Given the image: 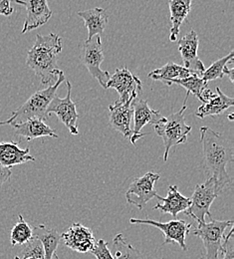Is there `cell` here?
Returning a JSON list of instances; mask_svg holds the SVG:
<instances>
[{"instance_id":"8","label":"cell","mask_w":234,"mask_h":259,"mask_svg":"<svg viewBox=\"0 0 234 259\" xmlns=\"http://www.w3.org/2000/svg\"><path fill=\"white\" fill-rule=\"evenodd\" d=\"M107 89L116 90L120 95L118 101L126 104L139 98L143 91V84L135 75L125 67L117 69L115 73L110 76Z\"/></svg>"},{"instance_id":"11","label":"cell","mask_w":234,"mask_h":259,"mask_svg":"<svg viewBox=\"0 0 234 259\" xmlns=\"http://www.w3.org/2000/svg\"><path fill=\"white\" fill-rule=\"evenodd\" d=\"M65 82L67 86L66 97L61 99L55 96L53 98L47 109V115L49 116L50 114H55L58 119L66 126L71 135L77 136L79 134L77 126V120L79 118V115L76 110V104L71 99L72 85L67 79L65 80Z\"/></svg>"},{"instance_id":"28","label":"cell","mask_w":234,"mask_h":259,"mask_svg":"<svg viewBox=\"0 0 234 259\" xmlns=\"http://www.w3.org/2000/svg\"><path fill=\"white\" fill-rule=\"evenodd\" d=\"M234 53L231 51L228 55L216 60L212 64L209 66V68L205 69L203 72L201 79L205 82L208 83L209 81H214V80H220L223 78V69L225 66H227L228 63H233Z\"/></svg>"},{"instance_id":"2","label":"cell","mask_w":234,"mask_h":259,"mask_svg":"<svg viewBox=\"0 0 234 259\" xmlns=\"http://www.w3.org/2000/svg\"><path fill=\"white\" fill-rule=\"evenodd\" d=\"M63 48L62 39L55 33L37 34L34 45L27 52L26 64L40 78L41 84L53 85L62 70L58 68L57 55Z\"/></svg>"},{"instance_id":"27","label":"cell","mask_w":234,"mask_h":259,"mask_svg":"<svg viewBox=\"0 0 234 259\" xmlns=\"http://www.w3.org/2000/svg\"><path fill=\"white\" fill-rule=\"evenodd\" d=\"M167 86H170L171 84L179 85L182 88H184L188 93L194 94L198 99H200L203 103V92L207 89V83H205L201 78L197 75H192L185 79H175V80H169L166 82Z\"/></svg>"},{"instance_id":"23","label":"cell","mask_w":234,"mask_h":259,"mask_svg":"<svg viewBox=\"0 0 234 259\" xmlns=\"http://www.w3.org/2000/svg\"><path fill=\"white\" fill-rule=\"evenodd\" d=\"M33 236L37 238L43 248L44 257L43 259H52L56 254V249L61 240V234L56 229L47 228L44 225L33 227Z\"/></svg>"},{"instance_id":"26","label":"cell","mask_w":234,"mask_h":259,"mask_svg":"<svg viewBox=\"0 0 234 259\" xmlns=\"http://www.w3.org/2000/svg\"><path fill=\"white\" fill-rule=\"evenodd\" d=\"M115 259H147L144 254L128 242L122 233L117 234L113 240Z\"/></svg>"},{"instance_id":"34","label":"cell","mask_w":234,"mask_h":259,"mask_svg":"<svg viewBox=\"0 0 234 259\" xmlns=\"http://www.w3.org/2000/svg\"><path fill=\"white\" fill-rule=\"evenodd\" d=\"M223 75H226V76H228V78H229V80H230V82L231 83H233L234 82V69L233 68H227V66H225L224 67V69H223Z\"/></svg>"},{"instance_id":"5","label":"cell","mask_w":234,"mask_h":259,"mask_svg":"<svg viewBox=\"0 0 234 259\" xmlns=\"http://www.w3.org/2000/svg\"><path fill=\"white\" fill-rule=\"evenodd\" d=\"M232 221H215L211 219L209 223H200L193 231L194 235L199 236L205 248L204 257L201 259H220L223 253V243L225 231L233 227Z\"/></svg>"},{"instance_id":"1","label":"cell","mask_w":234,"mask_h":259,"mask_svg":"<svg viewBox=\"0 0 234 259\" xmlns=\"http://www.w3.org/2000/svg\"><path fill=\"white\" fill-rule=\"evenodd\" d=\"M200 133L203 171L207 179L215 180L221 194L231 186L226 165L234 161L233 145L227 138L208 127H201Z\"/></svg>"},{"instance_id":"24","label":"cell","mask_w":234,"mask_h":259,"mask_svg":"<svg viewBox=\"0 0 234 259\" xmlns=\"http://www.w3.org/2000/svg\"><path fill=\"white\" fill-rule=\"evenodd\" d=\"M192 75H195L190 70L184 68L183 66L175 64L173 62H168L162 68L152 71L149 73V77L155 81H160L166 83L169 80L175 79H185Z\"/></svg>"},{"instance_id":"4","label":"cell","mask_w":234,"mask_h":259,"mask_svg":"<svg viewBox=\"0 0 234 259\" xmlns=\"http://www.w3.org/2000/svg\"><path fill=\"white\" fill-rule=\"evenodd\" d=\"M189 97L190 93H186V98L184 99L183 105L178 112L171 114L168 117H162V119L153 126L157 135L163 139L165 144V162L167 161L170 149L172 147H176L177 145L186 143L188 136L192 131V127L186 125L184 119V113L188 108L186 102Z\"/></svg>"},{"instance_id":"12","label":"cell","mask_w":234,"mask_h":259,"mask_svg":"<svg viewBox=\"0 0 234 259\" xmlns=\"http://www.w3.org/2000/svg\"><path fill=\"white\" fill-rule=\"evenodd\" d=\"M199 42L197 32L191 30L178 41V51L184 64L183 67L201 78L205 68L198 54Z\"/></svg>"},{"instance_id":"15","label":"cell","mask_w":234,"mask_h":259,"mask_svg":"<svg viewBox=\"0 0 234 259\" xmlns=\"http://www.w3.org/2000/svg\"><path fill=\"white\" fill-rule=\"evenodd\" d=\"M15 3L25 6L27 11V16L25 18L22 34L29 32L40 26L46 24L52 17V10L48 6L46 0H29V1H19L16 0Z\"/></svg>"},{"instance_id":"32","label":"cell","mask_w":234,"mask_h":259,"mask_svg":"<svg viewBox=\"0 0 234 259\" xmlns=\"http://www.w3.org/2000/svg\"><path fill=\"white\" fill-rule=\"evenodd\" d=\"M14 12L13 7H11V3L8 0H0V15L10 16Z\"/></svg>"},{"instance_id":"22","label":"cell","mask_w":234,"mask_h":259,"mask_svg":"<svg viewBox=\"0 0 234 259\" xmlns=\"http://www.w3.org/2000/svg\"><path fill=\"white\" fill-rule=\"evenodd\" d=\"M233 98L226 96L219 87L216 88V94L207 100L206 103L201 105L196 113V116L204 119L208 116H218L223 114L227 109L233 107Z\"/></svg>"},{"instance_id":"10","label":"cell","mask_w":234,"mask_h":259,"mask_svg":"<svg viewBox=\"0 0 234 259\" xmlns=\"http://www.w3.org/2000/svg\"><path fill=\"white\" fill-rule=\"evenodd\" d=\"M159 180L160 175L152 171L147 172L141 178L134 179L126 193L128 203L134 205L138 209H143L152 198L157 197L158 194L155 185Z\"/></svg>"},{"instance_id":"30","label":"cell","mask_w":234,"mask_h":259,"mask_svg":"<svg viewBox=\"0 0 234 259\" xmlns=\"http://www.w3.org/2000/svg\"><path fill=\"white\" fill-rule=\"evenodd\" d=\"M90 253H92L97 259H115L113 253L108 247V242H106L104 239L95 241V244L90 250Z\"/></svg>"},{"instance_id":"25","label":"cell","mask_w":234,"mask_h":259,"mask_svg":"<svg viewBox=\"0 0 234 259\" xmlns=\"http://www.w3.org/2000/svg\"><path fill=\"white\" fill-rule=\"evenodd\" d=\"M33 238V228L27 224L21 214L18 215V222L11 229L10 242L12 246L25 245Z\"/></svg>"},{"instance_id":"7","label":"cell","mask_w":234,"mask_h":259,"mask_svg":"<svg viewBox=\"0 0 234 259\" xmlns=\"http://www.w3.org/2000/svg\"><path fill=\"white\" fill-rule=\"evenodd\" d=\"M104 59L105 56L100 36H95L90 41H86L83 44L81 51L82 63L86 66L92 77L98 80L101 86L104 89H107L111 74L108 71L101 69L100 66Z\"/></svg>"},{"instance_id":"14","label":"cell","mask_w":234,"mask_h":259,"mask_svg":"<svg viewBox=\"0 0 234 259\" xmlns=\"http://www.w3.org/2000/svg\"><path fill=\"white\" fill-rule=\"evenodd\" d=\"M61 238L67 247L80 253L90 252L96 241L92 229L79 223L73 224L69 227L61 234Z\"/></svg>"},{"instance_id":"13","label":"cell","mask_w":234,"mask_h":259,"mask_svg":"<svg viewBox=\"0 0 234 259\" xmlns=\"http://www.w3.org/2000/svg\"><path fill=\"white\" fill-rule=\"evenodd\" d=\"M133 109H134V129H133V136L131 138V143L135 145V143L147 136V134L142 133V129L147 125L150 124L154 126L162 119V114L160 111L153 110L150 106L148 101H145L141 98H136L133 101Z\"/></svg>"},{"instance_id":"16","label":"cell","mask_w":234,"mask_h":259,"mask_svg":"<svg viewBox=\"0 0 234 259\" xmlns=\"http://www.w3.org/2000/svg\"><path fill=\"white\" fill-rule=\"evenodd\" d=\"M133 115V102L123 104L117 100L109 106V121L111 126L129 140L133 136V130L131 129Z\"/></svg>"},{"instance_id":"17","label":"cell","mask_w":234,"mask_h":259,"mask_svg":"<svg viewBox=\"0 0 234 259\" xmlns=\"http://www.w3.org/2000/svg\"><path fill=\"white\" fill-rule=\"evenodd\" d=\"M157 198L162 202L158 203L154 209L160 210L162 213H169L173 219H176L178 213L186 211L191 206V198L180 194L176 186L168 187L167 197H162L158 194Z\"/></svg>"},{"instance_id":"9","label":"cell","mask_w":234,"mask_h":259,"mask_svg":"<svg viewBox=\"0 0 234 259\" xmlns=\"http://www.w3.org/2000/svg\"><path fill=\"white\" fill-rule=\"evenodd\" d=\"M130 223L132 225H147L152 227H157L162 230L165 234V240L163 244H169L171 242L177 243L183 251L188 250V245L185 243V239L188 234L191 232L192 225L188 224L182 220H173L167 223L157 222L154 220L146 219V220H138V219H131Z\"/></svg>"},{"instance_id":"19","label":"cell","mask_w":234,"mask_h":259,"mask_svg":"<svg viewBox=\"0 0 234 259\" xmlns=\"http://www.w3.org/2000/svg\"><path fill=\"white\" fill-rule=\"evenodd\" d=\"M78 15L84 20L85 27L88 29V38L86 41H90L95 36H100L109 21L107 11L100 7L79 11Z\"/></svg>"},{"instance_id":"31","label":"cell","mask_w":234,"mask_h":259,"mask_svg":"<svg viewBox=\"0 0 234 259\" xmlns=\"http://www.w3.org/2000/svg\"><path fill=\"white\" fill-rule=\"evenodd\" d=\"M233 232V227H231L228 234L225 235L223 243V253L221 259H234Z\"/></svg>"},{"instance_id":"20","label":"cell","mask_w":234,"mask_h":259,"mask_svg":"<svg viewBox=\"0 0 234 259\" xmlns=\"http://www.w3.org/2000/svg\"><path fill=\"white\" fill-rule=\"evenodd\" d=\"M12 127L14 128L15 135L24 138L27 141H32L34 139L43 137L58 138L53 129L40 119H30L24 123L14 125Z\"/></svg>"},{"instance_id":"3","label":"cell","mask_w":234,"mask_h":259,"mask_svg":"<svg viewBox=\"0 0 234 259\" xmlns=\"http://www.w3.org/2000/svg\"><path fill=\"white\" fill-rule=\"evenodd\" d=\"M65 80V75L63 71H61L58 75L56 82L53 85L34 93L21 107L12 112V115L9 119L1 121L0 126H14L24 123L30 119H40L43 121L47 120L49 118V116L47 115V109L53 98L56 96L57 89Z\"/></svg>"},{"instance_id":"29","label":"cell","mask_w":234,"mask_h":259,"mask_svg":"<svg viewBox=\"0 0 234 259\" xmlns=\"http://www.w3.org/2000/svg\"><path fill=\"white\" fill-rule=\"evenodd\" d=\"M25 248L22 249V251L15 257L17 259L35 258L43 259L44 257V251L42 248V245L40 241L33 236L32 240L29 241L27 244H25Z\"/></svg>"},{"instance_id":"21","label":"cell","mask_w":234,"mask_h":259,"mask_svg":"<svg viewBox=\"0 0 234 259\" xmlns=\"http://www.w3.org/2000/svg\"><path fill=\"white\" fill-rule=\"evenodd\" d=\"M192 0H169V12H170V33L169 41L175 42L179 34L182 22L188 18L192 10Z\"/></svg>"},{"instance_id":"33","label":"cell","mask_w":234,"mask_h":259,"mask_svg":"<svg viewBox=\"0 0 234 259\" xmlns=\"http://www.w3.org/2000/svg\"><path fill=\"white\" fill-rule=\"evenodd\" d=\"M12 171L9 167L3 166L0 164V188L10 180Z\"/></svg>"},{"instance_id":"18","label":"cell","mask_w":234,"mask_h":259,"mask_svg":"<svg viewBox=\"0 0 234 259\" xmlns=\"http://www.w3.org/2000/svg\"><path fill=\"white\" fill-rule=\"evenodd\" d=\"M35 158L30 155V149H20L15 142L0 143V164L6 167H12L17 164L34 162Z\"/></svg>"},{"instance_id":"6","label":"cell","mask_w":234,"mask_h":259,"mask_svg":"<svg viewBox=\"0 0 234 259\" xmlns=\"http://www.w3.org/2000/svg\"><path fill=\"white\" fill-rule=\"evenodd\" d=\"M219 194L215 180L213 178L207 179L203 184L196 186L195 192L191 197V206L184 213L196 220L198 224L205 223L206 215L211 220L212 214L209 208Z\"/></svg>"},{"instance_id":"35","label":"cell","mask_w":234,"mask_h":259,"mask_svg":"<svg viewBox=\"0 0 234 259\" xmlns=\"http://www.w3.org/2000/svg\"><path fill=\"white\" fill-rule=\"evenodd\" d=\"M228 118H229V121H233V115H232V114H231V115H229V117H228Z\"/></svg>"}]
</instances>
